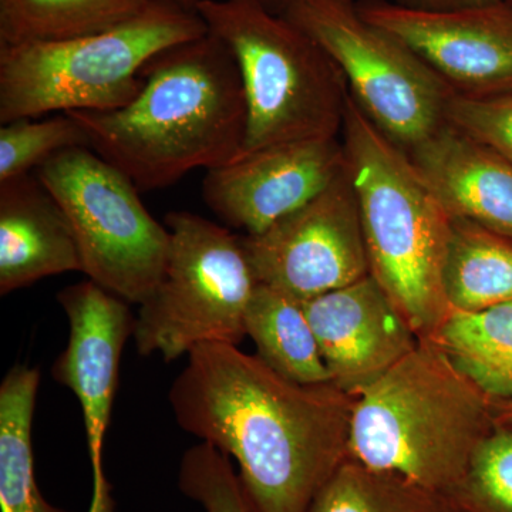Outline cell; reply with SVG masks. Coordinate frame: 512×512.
Here are the masks:
<instances>
[{
	"instance_id": "3957f363",
	"label": "cell",
	"mask_w": 512,
	"mask_h": 512,
	"mask_svg": "<svg viewBox=\"0 0 512 512\" xmlns=\"http://www.w3.org/2000/svg\"><path fill=\"white\" fill-rule=\"evenodd\" d=\"M497 421L493 400L423 339L357 397L349 457L446 494Z\"/></svg>"
},
{
	"instance_id": "5bb4252c",
	"label": "cell",
	"mask_w": 512,
	"mask_h": 512,
	"mask_svg": "<svg viewBox=\"0 0 512 512\" xmlns=\"http://www.w3.org/2000/svg\"><path fill=\"white\" fill-rule=\"evenodd\" d=\"M303 306L332 383L355 399L420 342L372 275Z\"/></svg>"
},
{
	"instance_id": "f546056e",
	"label": "cell",
	"mask_w": 512,
	"mask_h": 512,
	"mask_svg": "<svg viewBox=\"0 0 512 512\" xmlns=\"http://www.w3.org/2000/svg\"><path fill=\"white\" fill-rule=\"evenodd\" d=\"M507 2H510V3H512V0H507Z\"/></svg>"
},
{
	"instance_id": "7402d4cb",
	"label": "cell",
	"mask_w": 512,
	"mask_h": 512,
	"mask_svg": "<svg viewBox=\"0 0 512 512\" xmlns=\"http://www.w3.org/2000/svg\"><path fill=\"white\" fill-rule=\"evenodd\" d=\"M308 512L456 511L446 494L348 457L316 495Z\"/></svg>"
},
{
	"instance_id": "4fadbf2b",
	"label": "cell",
	"mask_w": 512,
	"mask_h": 512,
	"mask_svg": "<svg viewBox=\"0 0 512 512\" xmlns=\"http://www.w3.org/2000/svg\"><path fill=\"white\" fill-rule=\"evenodd\" d=\"M345 168L339 138L278 144L208 170L202 198L229 227L258 235L308 204Z\"/></svg>"
},
{
	"instance_id": "2e32d148",
	"label": "cell",
	"mask_w": 512,
	"mask_h": 512,
	"mask_svg": "<svg viewBox=\"0 0 512 512\" xmlns=\"http://www.w3.org/2000/svg\"><path fill=\"white\" fill-rule=\"evenodd\" d=\"M82 271L70 222L39 178L26 174L0 183V295Z\"/></svg>"
},
{
	"instance_id": "f1b7e54d",
	"label": "cell",
	"mask_w": 512,
	"mask_h": 512,
	"mask_svg": "<svg viewBox=\"0 0 512 512\" xmlns=\"http://www.w3.org/2000/svg\"><path fill=\"white\" fill-rule=\"evenodd\" d=\"M495 410H497L498 419L512 426V402L495 403Z\"/></svg>"
},
{
	"instance_id": "ffe728a7",
	"label": "cell",
	"mask_w": 512,
	"mask_h": 512,
	"mask_svg": "<svg viewBox=\"0 0 512 512\" xmlns=\"http://www.w3.org/2000/svg\"><path fill=\"white\" fill-rule=\"evenodd\" d=\"M443 286L451 311H480L511 302V239L451 218Z\"/></svg>"
},
{
	"instance_id": "9c48e42d",
	"label": "cell",
	"mask_w": 512,
	"mask_h": 512,
	"mask_svg": "<svg viewBox=\"0 0 512 512\" xmlns=\"http://www.w3.org/2000/svg\"><path fill=\"white\" fill-rule=\"evenodd\" d=\"M281 16L332 57L357 106L404 153L447 123L453 90L402 40L367 22L356 0H288Z\"/></svg>"
},
{
	"instance_id": "ba28073f",
	"label": "cell",
	"mask_w": 512,
	"mask_h": 512,
	"mask_svg": "<svg viewBox=\"0 0 512 512\" xmlns=\"http://www.w3.org/2000/svg\"><path fill=\"white\" fill-rule=\"evenodd\" d=\"M36 177L70 222L83 274L128 303L146 301L163 279L171 232L151 217L136 184L87 147L60 151Z\"/></svg>"
},
{
	"instance_id": "44dd1931",
	"label": "cell",
	"mask_w": 512,
	"mask_h": 512,
	"mask_svg": "<svg viewBox=\"0 0 512 512\" xmlns=\"http://www.w3.org/2000/svg\"><path fill=\"white\" fill-rule=\"evenodd\" d=\"M151 0H0V46L56 42L136 18Z\"/></svg>"
},
{
	"instance_id": "8fae6325",
	"label": "cell",
	"mask_w": 512,
	"mask_h": 512,
	"mask_svg": "<svg viewBox=\"0 0 512 512\" xmlns=\"http://www.w3.org/2000/svg\"><path fill=\"white\" fill-rule=\"evenodd\" d=\"M360 15L402 40L457 96L512 93V3L421 12L356 0Z\"/></svg>"
},
{
	"instance_id": "5b68a950",
	"label": "cell",
	"mask_w": 512,
	"mask_h": 512,
	"mask_svg": "<svg viewBox=\"0 0 512 512\" xmlns=\"http://www.w3.org/2000/svg\"><path fill=\"white\" fill-rule=\"evenodd\" d=\"M207 33L197 10L151 0L136 18L104 32L0 46V124L121 109L143 90L141 72L153 57Z\"/></svg>"
},
{
	"instance_id": "ac0fdd59",
	"label": "cell",
	"mask_w": 512,
	"mask_h": 512,
	"mask_svg": "<svg viewBox=\"0 0 512 512\" xmlns=\"http://www.w3.org/2000/svg\"><path fill=\"white\" fill-rule=\"evenodd\" d=\"M244 326L256 356L278 375L301 384L332 383L302 302L258 284Z\"/></svg>"
},
{
	"instance_id": "9a60e30c",
	"label": "cell",
	"mask_w": 512,
	"mask_h": 512,
	"mask_svg": "<svg viewBox=\"0 0 512 512\" xmlns=\"http://www.w3.org/2000/svg\"><path fill=\"white\" fill-rule=\"evenodd\" d=\"M407 156L451 218L512 241V163L451 123Z\"/></svg>"
},
{
	"instance_id": "e0dca14e",
	"label": "cell",
	"mask_w": 512,
	"mask_h": 512,
	"mask_svg": "<svg viewBox=\"0 0 512 512\" xmlns=\"http://www.w3.org/2000/svg\"><path fill=\"white\" fill-rule=\"evenodd\" d=\"M429 340L488 399L512 402V301L451 311Z\"/></svg>"
},
{
	"instance_id": "52a82bcc",
	"label": "cell",
	"mask_w": 512,
	"mask_h": 512,
	"mask_svg": "<svg viewBox=\"0 0 512 512\" xmlns=\"http://www.w3.org/2000/svg\"><path fill=\"white\" fill-rule=\"evenodd\" d=\"M165 227L170 256L160 284L138 305L137 352L173 362L207 343L238 346L259 284L242 237L187 211L165 215Z\"/></svg>"
},
{
	"instance_id": "277c9868",
	"label": "cell",
	"mask_w": 512,
	"mask_h": 512,
	"mask_svg": "<svg viewBox=\"0 0 512 512\" xmlns=\"http://www.w3.org/2000/svg\"><path fill=\"white\" fill-rule=\"evenodd\" d=\"M362 218L370 275L420 340L451 312L443 269L451 217L410 157L349 96L342 128Z\"/></svg>"
},
{
	"instance_id": "4316f807",
	"label": "cell",
	"mask_w": 512,
	"mask_h": 512,
	"mask_svg": "<svg viewBox=\"0 0 512 512\" xmlns=\"http://www.w3.org/2000/svg\"><path fill=\"white\" fill-rule=\"evenodd\" d=\"M503 0H394V3L406 9L421 10V12H448L478 8V6L493 5Z\"/></svg>"
},
{
	"instance_id": "484cf974",
	"label": "cell",
	"mask_w": 512,
	"mask_h": 512,
	"mask_svg": "<svg viewBox=\"0 0 512 512\" xmlns=\"http://www.w3.org/2000/svg\"><path fill=\"white\" fill-rule=\"evenodd\" d=\"M447 121L512 163V93L491 97L454 94L448 103Z\"/></svg>"
},
{
	"instance_id": "6da1fadb",
	"label": "cell",
	"mask_w": 512,
	"mask_h": 512,
	"mask_svg": "<svg viewBox=\"0 0 512 512\" xmlns=\"http://www.w3.org/2000/svg\"><path fill=\"white\" fill-rule=\"evenodd\" d=\"M168 399L181 429L235 458L258 512H308L349 457L355 397L285 379L235 345L192 349Z\"/></svg>"
},
{
	"instance_id": "7a4b0ae2",
	"label": "cell",
	"mask_w": 512,
	"mask_h": 512,
	"mask_svg": "<svg viewBox=\"0 0 512 512\" xmlns=\"http://www.w3.org/2000/svg\"><path fill=\"white\" fill-rule=\"evenodd\" d=\"M143 90L127 106L70 111L90 148L140 191L237 160L247 133V99L231 49L208 32L158 53Z\"/></svg>"
},
{
	"instance_id": "30bf717a",
	"label": "cell",
	"mask_w": 512,
	"mask_h": 512,
	"mask_svg": "<svg viewBox=\"0 0 512 512\" xmlns=\"http://www.w3.org/2000/svg\"><path fill=\"white\" fill-rule=\"evenodd\" d=\"M242 241L259 284L302 303L370 275L348 163L308 204Z\"/></svg>"
},
{
	"instance_id": "8992f818",
	"label": "cell",
	"mask_w": 512,
	"mask_h": 512,
	"mask_svg": "<svg viewBox=\"0 0 512 512\" xmlns=\"http://www.w3.org/2000/svg\"><path fill=\"white\" fill-rule=\"evenodd\" d=\"M195 10L241 73L248 120L238 158L342 134L348 83L311 36L261 0H201Z\"/></svg>"
},
{
	"instance_id": "603a6c76",
	"label": "cell",
	"mask_w": 512,
	"mask_h": 512,
	"mask_svg": "<svg viewBox=\"0 0 512 512\" xmlns=\"http://www.w3.org/2000/svg\"><path fill=\"white\" fill-rule=\"evenodd\" d=\"M456 512H512V426L498 419L448 490Z\"/></svg>"
},
{
	"instance_id": "d6986e66",
	"label": "cell",
	"mask_w": 512,
	"mask_h": 512,
	"mask_svg": "<svg viewBox=\"0 0 512 512\" xmlns=\"http://www.w3.org/2000/svg\"><path fill=\"white\" fill-rule=\"evenodd\" d=\"M36 367L16 365L0 384V512H70L37 487L32 426L40 386Z\"/></svg>"
},
{
	"instance_id": "83f0119b",
	"label": "cell",
	"mask_w": 512,
	"mask_h": 512,
	"mask_svg": "<svg viewBox=\"0 0 512 512\" xmlns=\"http://www.w3.org/2000/svg\"><path fill=\"white\" fill-rule=\"evenodd\" d=\"M174 2L180 3V5L187 6V8L195 9V6L201 2V0H174ZM262 3L271 10V12L276 13V15H281L282 10H284L286 3L288 0H261Z\"/></svg>"
},
{
	"instance_id": "d4e9b609",
	"label": "cell",
	"mask_w": 512,
	"mask_h": 512,
	"mask_svg": "<svg viewBox=\"0 0 512 512\" xmlns=\"http://www.w3.org/2000/svg\"><path fill=\"white\" fill-rule=\"evenodd\" d=\"M178 485L205 512H258L227 454L211 444H198L185 453Z\"/></svg>"
},
{
	"instance_id": "cb8c5ba5",
	"label": "cell",
	"mask_w": 512,
	"mask_h": 512,
	"mask_svg": "<svg viewBox=\"0 0 512 512\" xmlns=\"http://www.w3.org/2000/svg\"><path fill=\"white\" fill-rule=\"evenodd\" d=\"M20 119L0 127V183L30 174L69 148H90L84 128L67 113L45 121Z\"/></svg>"
},
{
	"instance_id": "7c38bea8",
	"label": "cell",
	"mask_w": 512,
	"mask_h": 512,
	"mask_svg": "<svg viewBox=\"0 0 512 512\" xmlns=\"http://www.w3.org/2000/svg\"><path fill=\"white\" fill-rule=\"evenodd\" d=\"M57 301L69 320V342L57 357L52 375L72 390L82 406L93 470L89 512H116L103 471V447L119 386L120 362L136 318L128 302L87 281L67 286Z\"/></svg>"
}]
</instances>
